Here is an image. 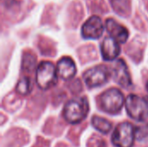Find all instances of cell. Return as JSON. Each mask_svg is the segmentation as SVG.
<instances>
[{"instance_id":"15","label":"cell","mask_w":148,"mask_h":147,"mask_svg":"<svg viewBox=\"0 0 148 147\" xmlns=\"http://www.w3.org/2000/svg\"><path fill=\"white\" fill-rule=\"evenodd\" d=\"M135 138L140 142L148 141V124L140 126L135 129Z\"/></svg>"},{"instance_id":"14","label":"cell","mask_w":148,"mask_h":147,"mask_svg":"<svg viewBox=\"0 0 148 147\" xmlns=\"http://www.w3.org/2000/svg\"><path fill=\"white\" fill-rule=\"evenodd\" d=\"M112 4L114 10L121 16H125V14H128L129 8V0H112Z\"/></svg>"},{"instance_id":"6","label":"cell","mask_w":148,"mask_h":147,"mask_svg":"<svg viewBox=\"0 0 148 147\" xmlns=\"http://www.w3.org/2000/svg\"><path fill=\"white\" fill-rule=\"evenodd\" d=\"M112 73L104 65H99L88 69L83 74V81L85 84L90 88H97L107 83Z\"/></svg>"},{"instance_id":"10","label":"cell","mask_w":148,"mask_h":147,"mask_svg":"<svg viewBox=\"0 0 148 147\" xmlns=\"http://www.w3.org/2000/svg\"><path fill=\"white\" fill-rule=\"evenodd\" d=\"M101 52L105 61H113L121 53L119 42L112 36L106 37L101 45Z\"/></svg>"},{"instance_id":"9","label":"cell","mask_w":148,"mask_h":147,"mask_svg":"<svg viewBox=\"0 0 148 147\" xmlns=\"http://www.w3.org/2000/svg\"><path fill=\"white\" fill-rule=\"evenodd\" d=\"M106 29L108 32L114 37L118 42L124 43L127 41L129 36V32L123 25L116 22L113 18H108L106 21Z\"/></svg>"},{"instance_id":"11","label":"cell","mask_w":148,"mask_h":147,"mask_svg":"<svg viewBox=\"0 0 148 147\" xmlns=\"http://www.w3.org/2000/svg\"><path fill=\"white\" fill-rule=\"evenodd\" d=\"M58 76L64 81L72 79L76 74V67L74 61L69 57L62 58L56 66Z\"/></svg>"},{"instance_id":"7","label":"cell","mask_w":148,"mask_h":147,"mask_svg":"<svg viewBox=\"0 0 148 147\" xmlns=\"http://www.w3.org/2000/svg\"><path fill=\"white\" fill-rule=\"evenodd\" d=\"M104 31V25L99 16L90 17L82 26V35L86 39H98Z\"/></svg>"},{"instance_id":"4","label":"cell","mask_w":148,"mask_h":147,"mask_svg":"<svg viewBox=\"0 0 148 147\" xmlns=\"http://www.w3.org/2000/svg\"><path fill=\"white\" fill-rule=\"evenodd\" d=\"M125 107L128 115L137 121H145L148 118V102L138 95H128Z\"/></svg>"},{"instance_id":"16","label":"cell","mask_w":148,"mask_h":147,"mask_svg":"<svg viewBox=\"0 0 148 147\" xmlns=\"http://www.w3.org/2000/svg\"><path fill=\"white\" fill-rule=\"evenodd\" d=\"M36 65V58L32 55H28L24 56L23 62V69H26V71H31Z\"/></svg>"},{"instance_id":"5","label":"cell","mask_w":148,"mask_h":147,"mask_svg":"<svg viewBox=\"0 0 148 147\" xmlns=\"http://www.w3.org/2000/svg\"><path fill=\"white\" fill-rule=\"evenodd\" d=\"M134 126L127 122L118 125L112 135V142L117 147H132L135 138Z\"/></svg>"},{"instance_id":"17","label":"cell","mask_w":148,"mask_h":147,"mask_svg":"<svg viewBox=\"0 0 148 147\" xmlns=\"http://www.w3.org/2000/svg\"><path fill=\"white\" fill-rule=\"evenodd\" d=\"M147 91H148V82H147Z\"/></svg>"},{"instance_id":"8","label":"cell","mask_w":148,"mask_h":147,"mask_svg":"<svg viewBox=\"0 0 148 147\" xmlns=\"http://www.w3.org/2000/svg\"><path fill=\"white\" fill-rule=\"evenodd\" d=\"M113 77L114 81L123 88H128L132 85L131 75L126 62L123 60H118L113 68Z\"/></svg>"},{"instance_id":"12","label":"cell","mask_w":148,"mask_h":147,"mask_svg":"<svg viewBox=\"0 0 148 147\" xmlns=\"http://www.w3.org/2000/svg\"><path fill=\"white\" fill-rule=\"evenodd\" d=\"M92 125L95 129H97L101 133H108L112 128V124L108 120L98 116L93 117Z\"/></svg>"},{"instance_id":"13","label":"cell","mask_w":148,"mask_h":147,"mask_svg":"<svg viewBox=\"0 0 148 147\" xmlns=\"http://www.w3.org/2000/svg\"><path fill=\"white\" fill-rule=\"evenodd\" d=\"M32 88H33L32 81L29 77H24L18 81L16 89L18 94L22 95H27L31 92Z\"/></svg>"},{"instance_id":"2","label":"cell","mask_w":148,"mask_h":147,"mask_svg":"<svg viewBox=\"0 0 148 147\" xmlns=\"http://www.w3.org/2000/svg\"><path fill=\"white\" fill-rule=\"evenodd\" d=\"M57 70L53 63L42 62L36 69V81L42 90L53 88L57 83Z\"/></svg>"},{"instance_id":"3","label":"cell","mask_w":148,"mask_h":147,"mask_svg":"<svg viewBox=\"0 0 148 147\" xmlns=\"http://www.w3.org/2000/svg\"><path fill=\"white\" fill-rule=\"evenodd\" d=\"M125 101L123 94L117 88L108 89L101 96V108L111 114L118 113L123 107Z\"/></svg>"},{"instance_id":"1","label":"cell","mask_w":148,"mask_h":147,"mask_svg":"<svg viewBox=\"0 0 148 147\" xmlns=\"http://www.w3.org/2000/svg\"><path fill=\"white\" fill-rule=\"evenodd\" d=\"M89 105L87 98L81 97L69 101L64 107V119L71 124H76L82 121L88 115Z\"/></svg>"}]
</instances>
